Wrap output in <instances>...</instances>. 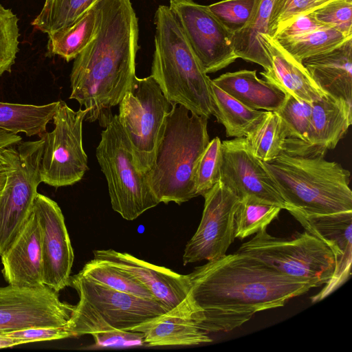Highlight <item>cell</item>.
<instances>
[{"instance_id":"obj_40","label":"cell","mask_w":352,"mask_h":352,"mask_svg":"<svg viewBox=\"0 0 352 352\" xmlns=\"http://www.w3.org/2000/svg\"><path fill=\"white\" fill-rule=\"evenodd\" d=\"M2 333L18 340L20 344L74 337L65 327H35Z\"/></svg>"},{"instance_id":"obj_38","label":"cell","mask_w":352,"mask_h":352,"mask_svg":"<svg viewBox=\"0 0 352 352\" xmlns=\"http://www.w3.org/2000/svg\"><path fill=\"white\" fill-rule=\"evenodd\" d=\"M314 14L319 21L352 37V0H333Z\"/></svg>"},{"instance_id":"obj_5","label":"cell","mask_w":352,"mask_h":352,"mask_svg":"<svg viewBox=\"0 0 352 352\" xmlns=\"http://www.w3.org/2000/svg\"><path fill=\"white\" fill-rule=\"evenodd\" d=\"M154 23L151 76L172 104L209 118L214 113L212 80L168 6L157 8Z\"/></svg>"},{"instance_id":"obj_12","label":"cell","mask_w":352,"mask_h":352,"mask_svg":"<svg viewBox=\"0 0 352 352\" xmlns=\"http://www.w3.org/2000/svg\"><path fill=\"white\" fill-rule=\"evenodd\" d=\"M175 15L206 74L219 71L237 59L233 34L209 10L192 0H170Z\"/></svg>"},{"instance_id":"obj_2","label":"cell","mask_w":352,"mask_h":352,"mask_svg":"<svg viewBox=\"0 0 352 352\" xmlns=\"http://www.w3.org/2000/svg\"><path fill=\"white\" fill-rule=\"evenodd\" d=\"M99 25L94 39L74 59L70 75L74 99L93 122L119 104L135 75L138 19L131 0L96 3Z\"/></svg>"},{"instance_id":"obj_11","label":"cell","mask_w":352,"mask_h":352,"mask_svg":"<svg viewBox=\"0 0 352 352\" xmlns=\"http://www.w3.org/2000/svg\"><path fill=\"white\" fill-rule=\"evenodd\" d=\"M203 197L202 217L186 245L184 265L221 257L234 239V217L240 199L221 179Z\"/></svg>"},{"instance_id":"obj_35","label":"cell","mask_w":352,"mask_h":352,"mask_svg":"<svg viewBox=\"0 0 352 352\" xmlns=\"http://www.w3.org/2000/svg\"><path fill=\"white\" fill-rule=\"evenodd\" d=\"M19 19L0 3V76L10 72L19 52Z\"/></svg>"},{"instance_id":"obj_24","label":"cell","mask_w":352,"mask_h":352,"mask_svg":"<svg viewBox=\"0 0 352 352\" xmlns=\"http://www.w3.org/2000/svg\"><path fill=\"white\" fill-rule=\"evenodd\" d=\"M274 0H256L247 25L233 34V47L237 58L260 65L267 71L271 61L261 36L269 35V23Z\"/></svg>"},{"instance_id":"obj_22","label":"cell","mask_w":352,"mask_h":352,"mask_svg":"<svg viewBox=\"0 0 352 352\" xmlns=\"http://www.w3.org/2000/svg\"><path fill=\"white\" fill-rule=\"evenodd\" d=\"M302 64L325 94L351 104L352 38L331 51L304 59Z\"/></svg>"},{"instance_id":"obj_8","label":"cell","mask_w":352,"mask_h":352,"mask_svg":"<svg viewBox=\"0 0 352 352\" xmlns=\"http://www.w3.org/2000/svg\"><path fill=\"white\" fill-rule=\"evenodd\" d=\"M252 256L278 272L313 283L327 284L332 277L335 256L321 239L307 231L291 239L273 236L265 229L243 243L237 251Z\"/></svg>"},{"instance_id":"obj_29","label":"cell","mask_w":352,"mask_h":352,"mask_svg":"<svg viewBox=\"0 0 352 352\" xmlns=\"http://www.w3.org/2000/svg\"><path fill=\"white\" fill-rule=\"evenodd\" d=\"M100 0H45L32 21L34 28L48 35L74 23Z\"/></svg>"},{"instance_id":"obj_32","label":"cell","mask_w":352,"mask_h":352,"mask_svg":"<svg viewBox=\"0 0 352 352\" xmlns=\"http://www.w3.org/2000/svg\"><path fill=\"white\" fill-rule=\"evenodd\" d=\"M351 38L333 27H325L298 37L276 41L302 63L304 59L331 51Z\"/></svg>"},{"instance_id":"obj_18","label":"cell","mask_w":352,"mask_h":352,"mask_svg":"<svg viewBox=\"0 0 352 352\" xmlns=\"http://www.w3.org/2000/svg\"><path fill=\"white\" fill-rule=\"evenodd\" d=\"M305 230L323 241L332 250L336 267L329 281L311 297L320 301L341 286L350 276L352 261V212L297 217Z\"/></svg>"},{"instance_id":"obj_34","label":"cell","mask_w":352,"mask_h":352,"mask_svg":"<svg viewBox=\"0 0 352 352\" xmlns=\"http://www.w3.org/2000/svg\"><path fill=\"white\" fill-rule=\"evenodd\" d=\"M222 162V142L215 137L210 140L199 158L194 172L196 197L203 196L220 179Z\"/></svg>"},{"instance_id":"obj_10","label":"cell","mask_w":352,"mask_h":352,"mask_svg":"<svg viewBox=\"0 0 352 352\" xmlns=\"http://www.w3.org/2000/svg\"><path fill=\"white\" fill-rule=\"evenodd\" d=\"M89 110L74 111L59 100L53 116L54 128L45 132L39 175L41 182L58 188L73 185L88 170L82 146V122Z\"/></svg>"},{"instance_id":"obj_28","label":"cell","mask_w":352,"mask_h":352,"mask_svg":"<svg viewBox=\"0 0 352 352\" xmlns=\"http://www.w3.org/2000/svg\"><path fill=\"white\" fill-rule=\"evenodd\" d=\"M251 153L265 162L277 158L283 151L286 131L276 111H266L261 121L245 137Z\"/></svg>"},{"instance_id":"obj_21","label":"cell","mask_w":352,"mask_h":352,"mask_svg":"<svg viewBox=\"0 0 352 352\" xmlns=\"http://www.w3.org/2000/svg\"><path fill=\"white\" fill-rule=\"evenodd\" d=\"M271 68L260 74L266 81L300 100L313 102L325 94L310 76L304 65L292 56L274 38L261 36Z\"/></svg>"},{"instance_id":"obj_31","label":"cell","mask_w":352,"mask_h":352,"mask_svg":"<svg viewBox=\"0 0 352 352\" xmlns=\"http://www.w3.org/2000/svg\"><path fill=\"white\" fill-rule=\"evenodd\" d=\"M282 209L253 197L240 199L234 217V238L244 239L265 229Z\"/></svg>"},{"instance_id":"obj_6","label":"cell","mask_w":352,"mask_h":352,"mask_svg":"<svg viewBox=\"0 0 352 352\" xmlns=\"http://www.w3.org/2000/svg\"><path fill=\"white\" fill-rule=\"evenodd\" d=\"M69 286L79 297L65 328L73 336L111 330H127L168 310L157 300L121 292L78 272Z\"/></svg>"},{"instance_id":"obj_15","label":"cell","mask_w":352,"mask_h":352,"mask_svg":"<svg viewBox=\"0 0 352 352\" xmlns=\"http://www.w3.org/2000/svg\"><path fill=\"white\" fill-rule=\"evenodd\" d=\"M220 179L239 199L253 197L285 209L273 178L251 153L245 137L222 142Z\"/></svg>"},{"instance_id":"obj_20","label":"cell","mask_w":352,"mask_h":352,"mask_svg":"<svg viewBox=\"0 0 352 352\" xmlns=\"http://www.w3.org/2000/svg\"><path fill=\"white\" fill-rule=\"evenodd\" d=\"M1 257L2 274L9 285L44 286L38 222L34 211L11 246Z\"/></svg>"},{"instance_id":"obj_1","label":"cell","mask_w":352,"mask_h":352,"mask_svg":"<svg viewBox=\"0 0 352 352\" xmlns=\"http://www.w3.org/2000/svg\"><path fill=\"white\" fill-rule=\"evenodd\" d=\"M187 276L200 328L208 333L231 331L256 313L283 307L315 287L238 252L208 261Z\"/></svg>"},{"instance_id":"obj_9","label":"cell","mask_w":352,"mask_h":352,"mask_svg":"<svg viewBox=\"0 0 352 352\" xmlns=\"http://www.w3.org/2000/svg\"><path fill=\"white\" fill-rule=\"evenodd\" d=\"M173 104L150 75L133 81L119 103L118 119L130 143L137 168L152 167L158 140Z\"/></svg>"},{"instance_id":"obj_7","label":"cell","mask_w":352,"mask_h":352,"mask_svg":"<svg viewBox=\"0 0 352 352\" xmlns=\"http://www.w3.org/2000/svg\"><path fill=\"white\" fill-rule=\"evenodd\" d=\"M105 129L96 150L100 169L105 176L112 209L133 221L160 202L146 176L136 167L130 145L117 115L108 113L100 120Z\"/></svg>"},{"instance_id":"obj_39","label":"cell","mask_w":352,"mask_h":352,"mask_svg":"<svg viewBox=\"0 0 352 352\" xmlns=\"http://www.w3.org/2000/svg\"><path fill=\"white\" fill-rule=\"evenodd\" d=\"M325 27L331 26L317 20L314 12L304 13L296 16L281 25L274 38L277 41L292 38Z\"/></svg>"},{"instance_id":"obj_33","label":"cell","mask_w":352,"mask_h":352,"mask_svg":"<svg viewBox=\"0 0 352 352\" xmlns=\"http://www.w3.org/2000/svg\"><path fill=\"white\" fill-rule=\"evenodd\" d=\"M79 272L115 290L140 298L155 300L150 291L136 278L102 261L94 258L87 262Z\"/></svg>"},{"instance_id":"obj_44","label":"cell","mask_w":352,"mask_h":352,"mask_svg":"<svg viewBox=\"0 0 352 352\" xmlns=\"http://www.w3.org/2000/svg\"><path fill=\"white\" fill-rule=\"evenodd\" d=\"M7 180V168L4 162L0 158V193L4 188Z\"/></svg>"},{"instance_id":"obj_37","label":"cell","mask_w":352,"mask_h":352,"mask_svg":"<svg viewBox=\"0 0 352 352\" xmlns=\"http://www.w3.org/2000/svg\"><path fill=\"white\" fill-rule=\"evenodd\" d=\"M333 0H274L269 23V36L297 15L312 12Z\"/></svg>"},{"instance_id":"obj_26","label":"cell","mask_w":352,"mask_h":352,"mask_svg":"<svg viewBox=\"0 0 352 352\" xmlns=\"http://www.w3.org/2000/svg\"><path fill=\"white\" fill-rule=\"evenodd\" d=\"M213 116L223 124L227 137H246L265 116L266 111L248 107L212 82Z\"/></svg>"},{"instance_id":"obj_17","label":"cell","mask_w":352,"mask_h":352,"mask_svg":"<svg viewBox=\"0 0 352 352\" xmlns=\"http://www.w3.org/2000/svg\"><path fill=\"white\" fill-rule=\"evenodd\" d=\"M199 308L190 294L178 305L129 329L142 332L148 346H192L212 340L199 326Z\"/></svg>"},{"instance_id":"obj_19","label":"cell","mask_w":352,"mask_h":352,"mask_svg":"<svg viewBox=\"0 0 352 352\" xmlns=\"http://www.w3.org/2000/svg\"><path fill=\"white\" fill-rule=\"evenodd\" d=\"M352 105L345 100L324 94L311 102L307 142L293 155L324 156L342 139L352 123Z\"/></svg>"},{"instance_id":"obj_42","label":"cell","mask_w":352,"mask_h":352,"mask_svg":"<svg viewBox=\"0 0 352 352\" xmlns=\"http://www.w3.org/2000/svg\"><path fill=\"white\" fill-rule=\"evenodd\" d=\"M21 140L18 134L0 129V149L18 144Z\"/></svg>"},{"instance_id":"obj_25","label":"cell","mask_w":352,"mask_h":352,"mask_svg":"<svg viewBox=\"0 0 352 352\" xmlns=\"http://www.w3.org/2000/svg\"><path fill=\"white\" fill-rule=\"evenodd\" d=\"M99 25L96 3L74 23L48 35L47 44L50 56H59L67 62L75 59L94 39Z\"/></svg>"},{"instance_id":"obj_4","label":"cell","mask_w":352,"mask_h":352,"mask_svg":"<svg viewBox=\"0 0 352 352\" xmlns=\"http://www.w3.org/2000/svg\"><path fill=\"white\" fill-rule=\"evenodd\" d=\"M208 118L173 104L161 131L152 167L145 174L160 203L182 204L196 197L194 172L210 142Z\"/></svg>"},{"instance_id":"obj_23","label":"cell","mask_w":352,"mask_h":352,"mask_svg":"<svg viewBox=\"0 0 352 352\" xmlns=\"http://www.w3.org/2000/svg\"><path fill=\"white\" fill-rule=\"evenodd\" d=\"M212 82L245 106L256 110L276 111L285 98V94L276 86L259 79L256 70L227 72Z\"/></svg>"},{"instance_id":"obj_43","label":"cell","mask_w":352,"mask_h":352,"mask_svg":"<svg viewBox=\"0 0 352 352\" xmlns=\"http://www.w3.org/2000/svg\"><path fill=\"white\" fill-rule=\"evenodd\" d=\"M20 344L19 341L0 332V349L12 347Z\"/></svg>"},{"instance_id":"obj_3","label":"cell","mask_w":352,"mask_h":352,"mask_svg":"<svg viewBox=\"0 0 352 352\" xmlns=\"http://www.w3.org/2000/svg\"><path fill=\"white\" fill-rule=\"evenodd\" d=\"M263 164L294 218L352 212L350 172L340 164L284 152Z\"/></svg>"},{"instance_id":"obj_16","label":"cell","mask_w":352,"mask_h":352,"mask_svg":"<svg viewBox=\"0 0 352 352\" xmlns=\"http://www.w3.org/2000/svg\"><path fill=\"white\" fill-rule=\"evenodd\" d=\"M94 258L129 273L146 287L167 310L181 302L190 292V283L187 275L153 265L129 253L112 249L97 250L94 251Z\"/></svg>"},{"instance_id":"obj_36","label":"cell","mask_w":352,"mask_h":352,"mask_svg":"<svg viewBox=\"0 0 352 352\" xmlns=\"http://www.w3.org/2000/svg\"><path fill=\"white\" fill-rule=\"evenodd\" d=\"M256 0H223L208 6L209 10L233 34L248 23Z\"/></svg>"},{"instance_id":"obj_27","label":"cell","mask_w":352,"mask_h":352,"mask_svg":"<svg viewBox=\"0 0 352 352\" xmlns=\"http://www.w3.org/2000/svg\"><path fill=\"white\" fill-rule=\"evenodd\" d=\"M58 103L38 106L0 102V129L41 137L47 131V124L52 120Z\"/></svg>"},{"instance_id":"obj_13","label":"cell","mask_w":352,"mask_h":352,"mask_svg":"<svg viewBox=\"0 0 352 352\" xmlns=\"http://www.w3.org/2000/svg\"><path fill=\"white\" fill-rule=\"evenodd\" d=\"M74 307L62 302L58 292L46 285L0 287V332L35 327H65Z\"/></svg>"},{"instance_id":"obj_14","label":"cell","mask_w":352,"mask_h":352,"mask_svg":"<svg viewBox=\"0 0 352 352\" xmlns=\"http://www.w3.org/2000/svg\"><path fill=\"white\" fill-rule=\"evenodd\" d=\"M33 211L40 228L43 283L59 292L69 286L74 258L64 216L56 202L39 193Z\"/></svg>"},{"instance_id":"obj_41","label":"cell","mask_w":352,"mask_h":352,"mask_svg":"<svg viewBox=\"0 0 352 352\" xmlns=\"http://www.w3.org/2000/svg\"><path fill=\"white\" fill-rule=\"evenodd\" d=\"M98 347H129L144 344L142 332L127 330H111L91 334Z\"/></svg>"},{"instance_id":"obj_30","label":"cell","mask_w":352,"mask_h":352,"mask_svg":"<svg viewBox=\"0 0 352 352\" xmlns=\"http://www.w3.org/2000/svg\"><path fill=\"white\" fill-rule=\"evenodd\" d=\"M276 112L281 118L286 131L283 152L292 154L307 142L311 102L300 100L286 93L283 104Z\"/></svg>"}]
</instances>
